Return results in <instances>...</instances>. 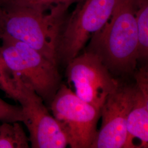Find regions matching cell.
I'll list each match as a JSON object with an SVG mask.
<instances>
[{"mask_svg":"<svg viewBox=\"0 0 148 148\" xmlns=\"http://www.w3.org/2000/svg\"><path fill=\"white\" fill-rule=\"evenodd\" d=\"M138 35L139 59L148 58V0H134Z\"/></svg>","mask_w":148,"mask_h":148,"instance_id":"8fae6325","label":"cell"},{"mask_svg":"<svg viewBox=\"0 0 148 148\" xmlns=\"http://www.w3.org/2000/svg\"><path fill=\"white\" fill-rule=\"evenodd\" d=\"M0 90L5 95L14 101H16L17 88L16 81L10 70L0 54Z\"/></svg>","mask_w":148,"mask_h":148,"instance_id":"4fadbf2b","label":"cell"},{"mask_svg":"<svg viewBox=\"0 0 148 148\" xmlns=\"http://www.w3.org/2000/svg\"><path fill=\"white\" fill-rule=\"evenodd\" d=\"M136 96L127 119V148H137L134 138L140 141L139 148L148 145V73L147 68L139 69L135 75Z\"/></svg>","mask_w":148,"mask_h":148,"instance_id":"9c48e42d","label":"cell"},{"mask_svg":"<svg viewBox=\"0 0 148 148\" xmlns=\"http://www.w3.org/2000/svg\"><path fill=\"white\" fill-rule=\"evenodd\" d=\"M66 75L75 94L100 111L119 84L99 57L87 50L67 64Z\"/></svg>","mask_w":148,"mask_h":148,"instance_id":"8992f818","label":"cell"},{"mask_svg":"<svg viewBox=\"0 0 148 148\" xmlns=\"http://www.w3.org/2000/svg\"><path fill=\"white\" fill-rule=\"evenodd\" d=\"M134 0H117L104 26L92 37L87 51L97 54L110 72L128 74L138 57V35Z\"/></svg>","mask_w":148,"mask_h":148,"instance_id":"6da1fadb","label":"cell"},{"mask_svg":"<svg viewBox=\"0 0 148 148\" xmlns=\"http://www.w3.org/2000/svg\"><path fill=\"white\" fill-rule=\"evenodd\" d=\"M1 39L0 54L14 79L31 87L44 101L51 103L60 87L57 65L25 43L8 37Z\"/></svg>","mask_w":148,"mask_h":148,"instance_id":"3957f363","label":"cell"},{"mask_svg":"<svg viewBox=\"0 0 148 148\" xmlns=\"http://www.w3.org/2000/svg\"><path fill=\"white\" fill-rule=\"evenodd\" d=\"M16 81V101L21 108V122L29 133L33 148H64L68 145L58 123L51 115L42 98L31 87Z\"/></svg>","mask_w":148,"mask_h":148,"instance_id":"52a82bcc","label":"cell"},{"mask_svg":"<svg viewBox=\"0 0 148 148\" xmlns=\"http://www.w3.org/2000/svg\"><path fill=\"white\" fill-rule=\"evenodd\" d=\"M21 108L0 98V122H21Z\"/></svg>","mask_w":148,"mask_h":148,"instance_id":"5bb4252c","label":"cell"},{"mask_svg":"<svg viewBox=\"0 0 148 148\" xmlns=\"http://www.w3.org/2000/svg\"><path fill=\"white\" fill-rule=\"evenodd\" d=\"M0 148H27L29 139L20 122H1Z\"/></svg>","mask_w":148,"mask_h":148,"instance_id":"30bf717a","label":"cell"},{"mask_svg":"<svg viewBox=\"0 0 148 148\" xmlns=\"http://www.w3.org/2000/svg\"><path fill=\"white\" fill-rule=\"evenodd\" d=\"M117 0H79L66 18L57 48V63L67 65L78 56L90 37L104 26Z\"/></svg>","mask_w":148,"mask_h":148,"instance_id":"277c9868","label":"cell"},{"mask_svg":"<svg viewBox=\"0 0 148 148\" xmlns=\"http://www.w3.org/2000/svg\"><path fill=\"white\" fill-rule=\"evenodd\" d=\"M51 109L72 148H90L97 135V125L101 111L82 101L65 85H61Z\"/></svg>","mask_w":148,"mask_h":148,"instance_id":"5b68a950","label":"cell"},{"mask_svg":"<svg viewBox=\"0 0 148 148\" xmlns=\"http://www.w3.org/2000/svg\"><path fill=\"white\" fill-rule=\"evenodd\" d=\"M79 0H0V7L4 9L21 8L47 9L52 5L64 3L72 5Z\"/></svg>","mask_w":148,"mask_h":148,"instance_id":"7c38bea8","label":"cell"},{"mask_svg":"<svg viewBox=\"0 0 148 148\" xmlns=\"http://www.w3.org/2000/svg\"><path fill=\"white\" fill-rule=\"evenodd\" d=\"M70 5L59 3L47 9L0 7V38L10 37L25 43L57 65V48Z\"/></svg>","mask_w":148,"mask_h":148,"instance_id":"7a4b0ae2","label":"cell"},{"mask_svg":"<svg viewBox=\"0 0 148 148\" xmlns=\"http://www.w3.org/2000/svg\"><path fill=\"white\" fill-rule=\"evenodd\" d=\"M136 96L135 86L119 84L101 109V129L90 148H127V122Z\"/></svg>","mask_w":148,"mask_h":148,"instance_id":"ba28073f","label":"cell"}]
</instances>
